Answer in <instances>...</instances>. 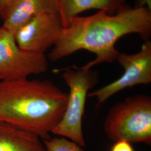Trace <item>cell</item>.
<instances>
[{"mask_svg":"<svg viewBox=\"0 0 151 151\" xmlns=\"http://www.w3.org/2000/svg\"><path fill=\"white\" fill-rule=\"evenodd\" d=\"M137 34L145 42L151 34V11L147 7L126 6L114 14L99 10L95 14L71 19L63 28L57 43L49 54L53 62L61 60L80 50H86L96 58L81 67H92L116 60L119 51L115 45L120 38Z\"/></svg>","mask_w":151,"mask_h":151,"instance_id":"cell-1","label":"cell"},{"mask_svg":"<svg viewBox=\"0 0 151 151\" xmlns=\"http://www.w3.org/2000/svg\"><path fill=\"white\" fill-rule=\"evenodd\" d=\"M67 100L68 93L49 80L0 81V121L47 139Z\"/></svg>","mask_w":151,"mask_h":151,"instance_id":"cell-2","label":"cell"},{"mask_svg":"<svg viewBox=\"0 0 151 151\" xmlns=\"http://www.w3.org/2000/svg\"><path fill=\"white\" fill-rule=\"evenodd\" d=\"M110 140L151 144V98L138 94L126 98L111 108L104 122Z\"/></svg>","mask_w":151,"mask_h":151,"instance_id":"cell-3","label":"cell"},{"mask_svg":"<svg viewBox=\"0 0 151 151\" xmlns=\"http://www.w3.org/2000/svg\"><path fill=\"white\" fill-rule=\"evenodd\" d=\"M62 78L70 88L65 113L52 133L67 138L82 147L85 146L82 118L88 90L94 84L91 70L72 66L62 68Z\"/></svg>","mask_w":151,"mask_h":151,"instance_id":"cell-4","label":"cell"},{"mask_svg":"<svg viewBox=\"0 0 151 151\" xmlns=\"http://www.w3.org/2000/svg\"><path fill=\"white\" fill-rule=\"evenodd\" d=\"M45 53L27 51L16 43L14 35L0 27V80L27 78L48 70Z\"/></svg>","mask_w":151,"mask_h":151,"instance_id":"cell-5","label":"cell"},{"mask_svg":"<svg viewBox=\"0 0 151 151\" xmlns=\"http://www.w3.org/2000/svg\"><path fill=\"white\" fill-rule=\"evenodd\" d=\"M116 60L123 68V75L118 80L87 95L89 97L96 98V109L109 98L126 88L151 82L150 40L146 41L138 53L132 54L119 53Z\"/></svg>","mask_w":151,"mask_h":151,"instance_id":"cell-6","label":"cell"},{"mask_svg":"<svg viewBox=\"0 0 151 151\" xmlns=\"http://www.w3.org/2000/svg\"><path fill=\"white\" fill-rule=\"evenodd\" d=\"M63 29L57 11L44 12L32 18L14 34L20 48L45 53L58 42Z\"/></svg>","mask_w":151,"mask_h":151,"instance_id":"cell-7","label":"cell"},{"mask_svg":"<svg viewBox=\"0 0 151 151\" xmlns=\"http://www.w3.org/2000/svg\"><path fill=\"white\" fill-rule=\"evenodd\" d=\"M57 11L55 0H12L0 17L2 27L15 32L32 18L44 12Z\"/></svg>","mask_w":151,"mask_h":151,"instance_id":"cell-8","label":"cell"},{"mask_svg":"<svg viewBox=\"0 0 151 151\" xmlns=\"http://www.w3.org/2000/svg\"><path fill=\"white\" fill-rule=\"evenodd\" d=\"M57 11L63 28L67 27L71 19L84 11L97 9L114 14L125 7V0H55Z\"/></svg>","mask_w":151,"mask_h":151,"instance_id":"cell-9","label":"cell"},{"mask_svg":"<svg viewBox=\"0 0 151 151\" xmlns=\"http://www.w3.org/2000/svg\"><path fill=\"white\" fill-rule=\"evenodd\" d=\"M0 151H47L38 135L0 121Z\"/></svg>","mask_w":151,"mask_h":151,"instance_id":"cell-10","label":"cell"},{"mask_svg":"<svg viewBox=\"0 0 151 151\" xmlns=\"http://www.w3.org/2000/svg\"><path fill=\"white\" fill-rule=\"evenodd\" d=\"M44 143L47 151H84L82 147L64 137L49 138Z\"/></svg>","mask_w":151,"mask_h":151,"instance_id":"cell-11","label":"cell"},{"mask_svg":"<svg viewBox=\"0 0 151 151\" xmlns=\"http://www.w3.org/2000/svg\"><path fill=\"white\" fill-rule=\"evenodd\" d=\"M110 151H134L132 143L126 140L116 141L111 147Z\"/></svg>","mask_w":151,"mask_h":151,"instance_id":"cell-12","label":"cell"},{"mask_svg":"<svg viewBox=\"0 0 151 151\" xmlns=\"http://www.w3.org/2000/svg\"><path fill=\"white\" fill-rule=\"evenodd\" d=\"M12 0H0V17L10 4Z\"/></svg>","mask_w":151,"mask_h":151,"instance_id":"cell-13","label":"cell"},{"mask_svg":"<svg viewBox=\"0 0 151 151\" xmlns=\"http://www.w3.org/2000/svg\"><path fill=\"white\" fill-rule=\"evenodd\" d=\"M150 2H151V0H138V4L137 5L135 6H138V7H146L145 6L146 4H147L146 5L148 7V9H150L151 10V7L149 6H151L150 5Z\"/></svg>","mask_w":151,"mask_h":151,"instance_id":"cell-14","label":"cell"}]
</instances>
